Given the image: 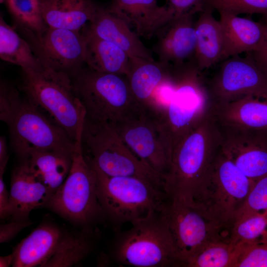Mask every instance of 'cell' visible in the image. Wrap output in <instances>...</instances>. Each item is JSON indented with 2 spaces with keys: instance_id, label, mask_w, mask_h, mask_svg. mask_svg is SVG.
Returning a JSON list of instances; mask_svg holds the SVG:
<instances>
[{
  "instance_id": "6da1fadb",
  "label": "cell",
  "mask_w": 267,
  "mask_h": 267,
  "mask_svg": "<svg viewBox=\"0 0 267 267\" xmlns=\"http://www.w3.org/2000/svg\"><path fill=\"white\" fill-rule=\"evenodd\" d=\"M221 141V128L212 109L172 154L164 178L168 199L194 205L197 191L220 151Z\"/></svg>"
},
{
  "instance_id": "4fadbf2b",
  "label": "cell",
  "mask_w": 267,
  "mask_h": 267,
  "mask_svg": "<svg viewBox=\"0 0 267 267\" xmlns=\"http://www.w3.org/2000/svg\"><path fill=\"white\" fill-rule=\"evenodd\" d=\"M222 61L207 88L213 105L248 95L267 98V73L251 53L245 57L232 56Z\"/></svg>"
},
{
  "instance_id": "4316f807",
  "label": "cell",
  "mask_w": 267,
  "mask_h": 267,
  "mask_svg": "<svg viewBox=\"0 0 267 267\" xmlns=\"http://www.w3.org/2000/svg\"><path fill=\"white\" fill-rule=\"evenodd\" d=\"M97 227L66 229L56 250L43 267H69L80 264L94 250Z\"/></svg>"
},
{
  "instance_id": "7c38bea8",
  "label": "cell",
  "mask_w": 267,
  "mask_h": 267,
  "mask_svg": "<svg viewBox=\"0 0 267 267\" xmlns=\"http://www.w3.org/2000/svg\"><path fill=\"white\" fill-rule=\"evenodd\" d=\"M47 70L64 73L71 79L85 65V37L83 31L48 27L42 33L16 26Z\"/></svg>"
},
{
  "instance_id": "7bdbcfd3",
  "label": "cell",
  "mask_w": 267,
  "mask_h": 267,
  "mask_svg": "<svg viewBox=\"0 0 267 267\" xmlns=\"http://www.w3.org/2000/svg\"><path fill=\"white\" fill-rule=\"evenodd\" d=\"M5 0H0V3H5Z\"/></svg>"
},
{
  "instance_id": "8d00e7d4",
  "label": "cell",
  "mask_w": 267,
  "mask_h": 267,
  "mask_svg": "<svg viewBox=\"0 0 267 267\" xmlns=\"http://www.w3.org/2000/svg\"><path fill=\"white\" fill-rule=\"evenodd\" d=\"M207 0H166L165 5L174 18L184 14L201 12L206 8Z\"/></svg>"
},
{
  "instance_id": "ac0fdd59",
  "label": "cell",
  "mask_w": 267,
  "mask_h": 267,
  "mask_svg": "<svg viewBox=\"0 0 267 267\" xmlns=\"http://www.w3.org/2000/svg\"><path fill=\"white\" fill-rule=\"evenodd\" d=\"M172 66L155 59L132 57L127 78L138 103L153 114L157 100L165 85L172 78Z\"/></svg>"
},
{
  "instance_id": "7a4b0ae2",
  "label": "cell",
  "mask_w": 267,
  "mask_h": 267,
  "mask_svg": "<svg viewBox=\"0 0 267 267\" xmlns=\"http://www.w3.org/2000/svg\"><path fill=\"white\" fill-rule=\"evenodd\" d=\"M115 232L108 257L114 263L135 267H180L163 209L127 230Z\"/></svg>"
},
{
  "instance_id": "ab89813d",
  "label": "cell",
  "mask_w": 267,
  "mask_h": 267,
  "mask_svg": "<svg viewBox=\"0 0 267 267\" xmlns=\"http://www.w3.org/2000/svg\"><path fill=\"white\" fill-rule=\"evenodd\" d=\"M251 53L258 64L267 73V37L262 46Z\"/></svg>"
},
{
  "instance_id": "277c9868",
  "label": "cell",
  "mask_w": 267,
  "mask_h": 267,
  "mask_svg": "<svg viewBox=\"0 0 267 267\" xmlns=\"http://www.w3.org/2000/svg\"><path fill=\"white\" fill-rule=\"evenodd\" d=\"M86 158L96 173L97 197L104 221L115 231L125 223L132 224L163 209L168 197L162 189L135 177L108 176Z\"/></svg>"
},
{
  "instance_id": "d6a6232c",
  "label": "cell",
  "mask_w": 267,
  "mask_h": 267,
  "mask_svg": "<svg viewBox=\"0 0 267 267\" xmlns=\"http://www.w3.org/2000/svg\"><path fill=\"white\" fill-rule=\"evenodd\" d=\"M206 8L237 15L260 14L267 19V0H207Z\"/></svg>"
},
{
  "instance_id": "e0dca14e",
  "label": "cell",
  "mask_w": 267,
  "mask_h": 267,
  "mask_svg": "<svg viewBox=\"0 0 267 267\" xmlns=\"http://www.w3.org/2000/svg\"><path fill=\"white\" fill-rule=\"evenodd\" d=\"M52 195L49 188L34 172L28 159L19 160L10 178L11 220H29L31 212L44 207Z\"/></svg>"
},
{
  "instance_id": "e575fe53",
  "label": "cell",
  "mask_w": 267,
  "mask_h": 267,
  "mask_svg": "<svg viewBox=\"0 0 267 267\" xmlns=\"http://www.w3.org/2000/svg\"><path fill=\"white\" fill-rule=\"evenodd\" d=\"M22 98L19 90L10 83L0 81V119L8 125L19 107Z\"/></svg>"
},
{
  "instance_id": "d4e9b609",
  "label": "cell",
  "mask_w": 267,
  "mask_h": 267,
  "mask_svg": "<svg viewBox=\"0 0 267 267\" xmlns=\"http://www.w3.org/2000/svg\"><path fill=\"white\" fill-rule=\"evenodd\" d=\"M213 10L211 8H206L200 12L195 22L194 59L201 72L224 60L221 25L219 21L214 17Z\"/></svg>"
},
{
  "instance_id": "3957f363",
  "label": "cell",
  "mask_w": 267,
  "mask_h": 267,
  "mask_svg": "<svg viewBox=\"0 0 267 267\" xmlns=\"http://www.w3.org/2000/svg\"><path fill=\"white\" fill-rule=\"evenodd\" d=\"M201 77L200 72L192 68L176 73L170 101L157 116L153 117L170 160L180 142L213 109Z\"/></svg>"
},
{
  "instance_id": "60d3db41",
  "label": "cell",
  "mask_w": 267,
  "mask_h": 267,
  "mask_svg": "<svg viewBox=\"0 0 267 267\" xmlns=\"http://www.w3.org/2000/svg\"><path fill=\"white\" fill-rule=\"evenodd\" d=\"M9 155L8 154V148L4 136L0 137V164L8 162Z\"/></svg>"
},
{
  "instance_id": "836d02e7",
  "label": "cell",
  "mask_w": 267,
  "mask_h": 267,
  "mask_svg": "<svg viewBox=\"0 0 267 267\" xmlns=\"http://www.w3.org/2000/svg\"><path fill=\"white\" fill-rule=\"evenodd\" d=\"M265 212H267V175L255 180L235 221L249 215Z\"/></svg>"
},
{
  "instance_id": "f35d334b",
  "label": "cell",
  "mask_w": 267,
  "mask_h": 267,
  "mask_svg": "<svg viewBox=\"0 0 267 267\" xmlns=\"http://www.w3.org/2000/svg\"><path fill=\"white\" fill-rule=\"evenodd\" d=\"M7 163L0 165V218L5 220L10 218L9 192L3 180V174Z\"/></svg>"
},
{
  "instance_id": "52a82bcc",
  "label": "cell",
  "mask_w": 267,
  "mask_h": 267,
  "mask_svg": "<svg viewBox=\"0 0 267 267\" xmlns=\"http://www.w3.org/2000/svg\"><path fill=\"white\" fill-rule=\"evenodd\" d=\"M21 70L19 89L25 96L47 113L73 141L80 139L86 112L73 90L72 79L50 70Z\"/></svg>"
},
{
  "instance_id": "9a60e30c",
  "label": "cell",
  "mask_w": 267,
  "mask_h": 267,
  "mask_svg": "<svg viewBox=\"0 0 267 267\" xmlns=\"http://www.w3.org/2000/svg\"><path fill=\"white\" fill-rule=\"evenodd\" d=\"M220 126L222 153L250 179L267 175V131Z\"/></svg>"
},
{
  "instance_id": "2e32d148",
  "label": "cell",
  "mask_w": 267,
  "mask_h": 267,
  "mask_svg": "<svg viewBox=\"0 0 267 267\" xmlns=\"http://www.w3.org/2000/svg\"><path fill=\"white\" fill-rule=\"evenodd\" d=\"M194 15L188 13L174 17L157 30L153 51L158 61L177 67L195 60Z\"/></svg>"
},
{
  "instance_id": "30bf717a",
  "label": "cell",
  "mask_w": 267,
  "mask_h": 267,
  "mask_svg": "<svg viewBox=\"0 0 267 267\" xmlns=\"http://www.w3.org/2000/svg\"><path fill=\"white\" fill-rule=\"evenodd\" d=\"M7 126L11 147L19 160L36 151H73L75 146L66 131L25 96Z\"/></svg>"
},
{
  "instance_id": "ffe728a7",
  "label": "cell",
  "mask_w": 267,
  "mask_h": 267,
  "mask_svg": "<svg viewBox=\"0 0 267 267\" xmlns=\"http://www.w3.org/2000/svg\"><path fill=\"white\" fill-rule=\"evenodd\" d=\"M66 229L45 219L13 249V267H43L57 248Z\"/></svg>"
},
{
  "instance_id": "5b68a950",
  "label": "cell",
  "mask_w": 267,
  "mask_h": 267,
  "mask_svg": "<svg viewBox=\"0 0 267 267\" xmlns=\"http://www.w3.org/2000/svg\"><path fill=\"white\" fill-rule=\"evenodd\" d=\"M44 208L77 228H96L104 222L97 197L96 173L83 154L81 139L76 141L69 173Z\"/></svg>"
},
{
  "instance_id": "83f0119b",
  "label": "cell",
  "mask_w": 267,
  "mask_h": 267,
  "mask_svg": "<svg viewBox=\"0 0 267 267\" xmlns=\"http://www.w3.org/2000/svg\"><path fill=\"white\" fill-rule=\"evenodd\" d=\"M73 152L59 150L36 151L27 159L34 172L52 195L69 173Z\"/></svg>"
},
{
  "instance_id": "4dcf8cb0",
  "label": "cell",
  "mask_w": 267,
  "mask_h": 267,
  "mask_svg": "<svg viewBox=\"0 0 267 267\" xmlns=\"http://www.w3.org/2000/svg\"><path fill=\"white\" fill-rule=\"evenodd\" d=\"M229 241L242 252L250 245L267 241V212L253 214L235 220L229 231Z\"/></svg>"
},
{
  "instance_id": "f546056e",
  "label": "cell",
  "mask_w": 267,
  "mask_h": 267,
  "mask_svg": "<svg viewBox=\"0 0 267 267\" xmlns=\"http://www.w3.org/2000/svg\"><path fill=\"white\" fill-rule=\"evenodd\" d=\"M241 250L228 240H216L205 245L185 263L187 267H236Z\"/></svg>"
},
{
  "instance_id": "7402d4cb",
  "label": "cell",
  "mask_w": 267,
  "mask_h": 267,
  "mask_svg": "<svg viewBox=\"0 0 267 267\" xmlns=\"http://www.w3.org/2000/svg\"><path fill=\"white\" fill-rule=\"evenodd\" d=\"M86 29L90 33L116 44L130 56L154 59L151 51L139 36L122 19L98 6L95 14Z\"/></svg>"
},
{
  "instance_id": "9c48e42d",
  "label": "cell",
  "mask_w": 267,
  "mask_h": 267,
  "mask_svg": "<svg viewBox=\"0 0 267 267\" xmlns=\"http://www.w3.org/2000/svg\"><path fill=\"white\" fill-rule=\"evenodd\" d=\"M221 151L200 186L194 205L229 233L254 183Z\"/></svg>"
},
{
  "instance_id": "5bb4252c",
  "label": "cell",
  "mask_w": 267,
  "mask_h": 267,
  "mask_svg": "<svg viewBox=\"0 0 267 267\" xmlns=\"http://www.w3.org/2000/svg\"><path fill=\"white\" fill-rule=\"evenodd\" d=\"M112 124L131 150L164 178L170 158L151 115L141 108Z\"/></svg>"
},
{
  "instance_id": "d590c367",
  "label": "cell",
  "mask_w": 267,
  "mask_h": 267,
  "mask_svg": "<svg viewBox=\"0 0 267 267\" xmlns=\"http://www.w3.org/2000/svg\"><path fill=\"white\" fill-rule=\"evenodd\" d=\"M236 267H267V241L245 248Z\"/></svg>"
},
{
  "instance_id": "74e56055",
  "label": "cell",
  "mask_w": 267,
  "mask_h": 267,
  "mask_svg": "<svg viewBox=\"0 0 267 267\" xmlns=\"http://www.w3.org/2000/svg\"><path fill=\"white\" fill-rule=\"evenodd\" d=\"M33 223L29 220H11L0 226V243H6L13 239L22 230Z\"/></svg>"
},
{
  "instance_id": "44dd1931",
  "label": "cell",
  "mask_w": 267,
  "mask_h": 267,
  "mask_svg": "<svg viewBox=\"0 0 267 267\" xmlns=\"http://www.w3.org/2000/svg\"><path fill=\"white\" fill-rule=\"evenodd\" d=\"M107 9L124 20L139 36L150 38L174 18L157 0H110Z\"/></svg>"
},
{
  "instance_id": "8992f818",
  "label": "cell",
  "mask_w": 267,
  "mask_h": 267,
  "mask_svg": "<svg viewBox=\"0 0 267 267\" xmlns=\"http://www.w3.org/2000/svg\"><path fill=\"white\" fill-rule=\"evenodd\" d=\"M81 146L85 156L104 174L141 178L164 190L163 177L131 150L112 124L86 116Z\"/></svg>"
},
{
  "instance_id": "ee69618b",
  "label": "cell",
  "mask_w": 267,
  "mask_h": 267,
  "mask_svg": "<svg viewBox=\"0 0 267 267\" xmlns=\"http://www.w3.org/2000/svg\"></svg>"
},
{
  "instance_id": "f1b7e54d",
  "label": "cell",
  "mask_w": 267,
  "mask_h": 267,
  "mask_svg": "<svg viewBox=\"0 0 267 267\" xmlns=\"http://www.w3.org/2000/svg\"><path fill=\"white\" fill-rule=\"evenodd\" d=\"M0 57L21 69L43 72L45 69L35 55L29 43L9 25L0 15Z\"/></svg>"
},
{
  "instance_id": "1f68e13d",
  "label": "cell",
  "mask_w": 267,
  "mask_h": 267,
  "mask_svg": "<svg viewBox=\"0 0 267 267\" xmlns=\"http://www.w3.org/2000/svg\"><path fill=\"white\" fill-rule=\"evenodd\" d=\"M15 26L28 29L36 34L47 27L42 14L41 0H5Z\"/></svg>"
},
{
  "instance_id": "603a6c76",
  "label": "cell",
  "mask_w": 267,
  "mask_h": 267,
  "mask_svg": "<svg viewBox=\"0 0 267 267\" xmlns=\"http://www.w3.org/2000/svg\"><path fill=\"white\" fill-rule=\"evenodd\" d=\"M220 125L254 131H267V98L248 95L224 104L213 105Z\"/></svg>"
},
{
  "instance_id": "d6986e66",
  "label": "cell",
  "mask_w": 267,
  "mask_h": 267,
  "mask_svg": "<svg viewBox=\"0 0 267 267\" xmlns=\"http://www.w3.org/2000/svg\"><path fill=\"white\" fill-rule=\"evenodd\" d=\"M218 12L224 60L243 52H254L262 46L267 37V22H257L227 12Z\"/></svg>"
},
{
  "instance_id": "484cf974",
  "label": "cell",
  "mask_w": 267,
  "mask_h": 267,
  "mask_svg": "<svg viewBox=\"0 0 267 267\" xmlns=\"http://www.w3.org/2000/svg\"><path fill=\"white\" fill-rule=\"evenodd\" d=\"M85 37V65L95 71L127 76L130 56L116 44L82 30Z\"/></svg>"
},
{
  "instance_id": "ba28073f",
  "label": "cell",
  "mask_w": 267,
  "mask_h": 267,
  "mask_svg": "<svg viewBox=\"0 0 267 267\" xmlns=\"http://www.w3.org/2000/svg\"><path fill=\"white\" fill-rule=\"evenodd\" d=\"M72 83L86 116L91 120L114 124L142 108L126 76L100 72L86 66L72 79Z\"/></svg>"
},
{
  "instance_id": "8fae6325",
  "label": "cell",
  "mask_w": 267,
  "mask_h": 267,
  "mask_svg": "<svg viewBox=\"0 0 267 267\" xmlns=\"http://www.w3.org/2000/svg\"><path fill=\"white\" fill-rule=\"evenodd\" d=\"M163 211L180 267L208 243L229 240L228 231L195 205L168 199Z\"/></svg>"
},
{
  "instance_id": "b9f144b4",
  "label": "cell",
  "mask_w": 267,
  "mask_h": 267,
  "mask_svg": "<svg viewBox=\"0 0 267 267\" xmlns=\"http://www.w3.org/2000/svg\"><path fill=\"white\" fill-rule=\"evenodd\" d=\"M14 256L13 253L4 256L0 257V267H8L12 266L14 261Z\"/></svg>"
},
{
  "instance_id": "cb8c5ba5",
  "label": "cell",
  "mask_w": 267,
  "mask_h": 267,
  "mask_svg": "<svg viewBox=\"0 0 267 267\" xmlns=\"http://www.w3.org/2000/svg\"><path fill=\"white\" fill-rule=\"evenodd\" d=\"M98 6L93 0H41L43 19L48 27L82 31L93 19Z\"/></svg>"
}]
</instances>
